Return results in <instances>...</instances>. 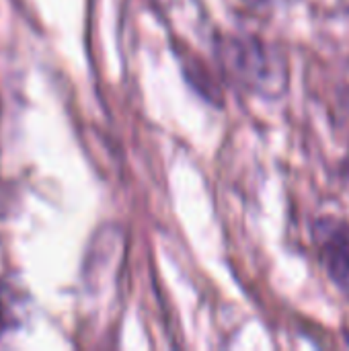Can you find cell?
Here are the masks:
<instances>
[{"instance_id":"cell-1","label":"cell","mask_w":349,"mask_h":351,"mask_svg":"<svg viewBox=\"0 0 349 351\" xmlns=\"http://www.w3.org/2000/svg\"><path fill=\"white\" fill-rule=\"evenodd\" d=\"M224 70L245 90L261 97H280L288 84L284 53L257 37H228L220 43Z\"/></svg>"},{"instance_id":"cell-2","label":"cell","mask_w":349,"mask_h":351,"mask_svg":"<svg viewBox=\"0 0 349 351\" xmlns=\"http://www.w3.org/2000/svg\"><path fill=\"white\" fill-rule=\"evenodd\" d=\"M313 234L327 276L349 298V222L339 218H321L315 224Z\"/></svg>"}]
</instances>
